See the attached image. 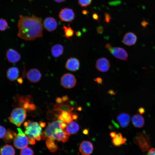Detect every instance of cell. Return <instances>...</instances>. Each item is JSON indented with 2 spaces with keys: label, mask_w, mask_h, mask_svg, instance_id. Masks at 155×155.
<instances>
[{
  "label": "cell",
  "mask_w": 155,
  "mask_h": 155,
  "mask_svg": "<svg viewBox=\"0 0 155 155\" xmlns=\"http://www.w3.org/2000/svg\"><path fill=\"white\" fill-rule=\"evenodd\" d=\"M83 133L85 135H88V130L86 129H84L83 131Z\"/></svg>",
  "instance_id": "43"
},
{
  "label": "cell",
  "mask_w": 155,
  "mask_h": 155,
  "mask_svg": "<svg viewBox=\"0 0 155 155\" xmlns=\"http://www.w3.org/2000/svg\"><path fill=\"white\" fill-rule=\"evenodd\" d=\"M87 12L86 11H83V13L84 14H86L87 13Z\"/></svg>",
  "instance_id": "49"
},
{
  "label": "cell",
  "mask_w": 155,
  "mask_h": 155,
  "mask_svg": "<svg viewBox=\"0 0 155 155\" xmlns=\"http://www.w3.org/2000/svg\"><path fill=\"white\" fill-rule=\"evenodd\" d=\"M68 99V98L67 96H63L62 97V100L63 101H65Z\"/></svg>",
  "instance_id": "46"
},
{
  "label": "cell",
  "mask_w": 155,
  "mask_h": 155,
  "mask_svg": "<svg viewBox=\"0 0 155 155\" xmlns=\"http://www.w3.org/2000/svg\"><path fill=\"white\" fill-rule=\"evenodd\" d=\"M62 121H63L59 120L49 123L44 131L42 132L41 135V138L43 140H45L51 136L55 129L58 128L61 129L60 124Z\"/></svg>",
  "instance_id": "9"
},
{
  "label": "cell",
  "mask_w": 155,
  "mask_h": 155,
  "mask_svg": "<svg viewBox=\"0 0 155 155\" xmlns=\"http://www.w3.org/2000/svg\"><path fill=\"white\" fill-rule=\"evenodd\" d=\"M111 19V16L109 15L107 13H105L104 14V20L106 22L108 23Z\"/></svg>",
  "instance_id": "34"
},
{
  "label": "cell",
  "mask_w": 155,
  "mask_h": 155,
  "mask_svg": "<svg viewBox=\"0 0 155 155\" xmlns=\"http://www.w3.org/2000/svg\"><path fill=\"white\" fill-rule=\"evenodd\" d=\"M63 47L60 44H55L51 47V54L53 57H58L63 54Z\"/></svg>",
  "instance_id": "23"
},
{
  "label": "cell",
  "mask_w": 155,
  "mask_h": 155,
  "mask_svg": "<svg viewBox=\"0 0 155 155\" xmlns=\"http://www.w3.org/2000/svg\"><path fill=\"white\" fill-rule=\"evenodd\" d=\"M76 80L75 76L71 73H67L63 74L61 77L60 83L64 88L70 89L75 85Z\"/></svg>",
  "instance_id": "7"
},
{
  "label": "cell",
  "mask_w": 155,
  "mask_h": 155,
  "mask_svg": "<svg viewBox=\"0 0 155 155\" xmlns=\"http://www.w3.org/2000/svg\"><path fill=\"white\" fill-rule=\"evenodd\" d=\"M92 0H78L79 5L81 7H86L90 5Z\"/></svg>",
  "instance_id": "31"
},
{
  "label": "cell",
  "mask_w": 155,
  "mask_h": 155,
  "mask_svg": "<svg viewBox=\"0 0 155 155\" xmlns=\"http://www.w3.org/2000/svg\"><path fill=\"white\" fill-rule=\"evenodd\" d=\"M53 139L48 137L46 141V146L50 151L51 152H56L58 149V146L55 144Z\"/></svg>",
  "instance_id": "27"
},
{
  "label": "cell",
  "mask_w": 155,
  "mask_h": 155,
  "mask_svg": "<svg viewBox=\"0 0 155 155\" xmlns=\"http://www.w3.org/2000/svg\"><path fill=\"white\" fill-rule=\"evenodd\" d=\"M43 27L45 30L49 32L55 30L57 26V23L53 17H49L44 19L43 22Z\"/></svg>",
  "instance_id": "14"
},
{
  "label": "cell",
  "mask_w": 155,
  "mask_h": 155,
  "mask_svg": "<svg viewBox=\"0 0 155 155\" xmlns=\"http://www.w3.org/2000/svg\"><path fill=\"white\" fill-rule=\"evenodd\" d=\"M78 115H77L73 114L72 116L73 119H76L78 118Z\"/></svg>",
  "instance_id": "45"
},
{
  "label": "cell",
  "mask_w": 155,
  "mask_h": 155,
  "mask_svg": "<svg viewBox=\"0 0 155 155\" xmlns=\"http://www.w3.org/2000/svg\"><path fill=\"white\" fill-rule=\"evenodd\" d=\"M110 67V64L109 61L105 58H99L96 61V67L100 71L106 72L109 70Z\"/></svg>",
  "instance_id": "12"
},
{
  "label": "cell",
  "mask_w": 155,
  "mask_h": 155,
  "mask_svg": "<svg viewBox=\"0 0 155 155\" xmlns=\"http://www.w3.org/2000/svg\"><path fill=\"white\" fill-rule=\"evenodd\" d=\"M59 17L62 21L71 22L74 19L75 14L72 9L66 7L61 9L59 13Z\"/></svg>",
  "instance_id": "8"
},
{
  "label": "cell",
  "mask_w": 155,
  "mask_h": 155,
  "mask_svg": "<svg viewBox=\"0 0 155 155\" xmlns=\"http://www.w3.org/2000/svg\"><path fill=\"white\" fill-rule=\"evenodd\" d=\"M18 27V37L24 40H33L43 36L42 19L33 14L31 16L20 15Z\"/></svg>",
  "instance_id": "1"
},
{
  "label": "cell",
  "mask_w": 155,
  "mask_h": 155,
  "mask_svg": "<svg viewBox=\"0 0 155 155\" xmlns=\"http://www.w3.org/2000/svg\"><path fill=\"white\" fill-rule=\"evenodd\" d=\"M75 34L78 37H80L81 36L82 33L80 31H78L76 32Z\"/></svg>",
  "instance_id": "44"
},
{
  "label": "cell",
  "mask_w": 155,
  "mask_h": 155,
  "mask_svg": "<svg viewBox=\"0 0 155 155\" xmlns=\"http://www.w3.org/2000/svg\"><path fill=\"white\" fill-rule=\"evenodd\" d=\"M103 28L101 26H98L96 29L97 32L99 34H102L103 32Z\"/></svg>",
  "instance_id": "36"
},
{
  "label": "cell",
  "mask_w": 155,
  "mask_h": 155,
  "mask_svg": "<svg viewBox=\"0 0 155 155\" xmlns=\"http://www.w3.org/2000/svg\"><path fill=\"white\" fill-rule=\"evenodd\" d=\"M73 114V113L69 112L63 111L58 119L64 123H68L73 120L72 116Z\"/></svg>",
  "instance_id": "24"
},
{
  "label": "cell",
  "mask_w": 155,
  "mask_h": 155,
  "mask_svg": "<svg viewBox=\"0 0 155 155\" xmlns=\"http://www.w3.org/2000/svg\"><path fill=\"white\" fill-rule=\"evenodd\" d=\"M8 27V24L7 21L3 19L0 18V31H4Z\"/></svg>",
  "instance_id": "30"
},
{
  "label": "cell",
  "mask_w": 155,
  "mask_h": 155,
  "mask_svg": "<svg viewBox=\"0 0 155 155\" xmlns=\"http://www.w3.org/2000/svg\"><path fill=\"white\" fill-rule=\"evenodd\" d=\"M56 2L60 3L65 1L66 0H54Z\"/></svg>",
  "instance_id": "48"
},
{
  "label": "cell",
  "mask_w": 155,
  "mask_h": 155,
  "mask_svg": "<svg viewBox=\"0 0 155 155\" xmlns=\"http://www.w3.org/2000/svg\"><path fill=\"white\" fill-rule=\"evenodd\" d=\"M132 122L134 127L137 128H141L144 124V119L142 116L139 114L133 115L131 119Z\"/></svg>",
  "instance_id": "20"
},
{
  "label": "cell",
  "mask_w": 155,
  "mask_h": 155,
  "mask_svg": "<svg viewBox=\"0 0 155 155\" xmlns=\"http://www.w3.org/2000/svg\"><path fill=\"white\" fill-rule=\"evenodd\" d=\"M6 57L8 61L12 63L19 61L21 59L20 54L12 49H10L7 51Z\"/></svg>",
  "instance_id": "16"
},
{
  "label": "cell",
  "mask_w": 155,
  "mask_h": 155,
  "mask_svg": "<svg viewBox=\"0 0 155 155\" xmlns=\"http://www.w3.org/2000/svg\"><path fill=\"white\" fill-rule=\"evenodd\" d=\"M80 67L79 60L75 57L68 59L65 65V67L67 70L72 71H75L79 70Z\"/></svg>",
  "instance_id": "15"
},
{
  "label": "cell",
  "mask_w": 155,
  "mask_h": 155,
  "mask_svg": "<svg viewBox=\"0 0 155 155\" xmlns=\"http://www.w3.org/2000/svg\"><path fill=\"white\" fill-rule=\"evenodd\" d=\"M116 133L115 132H112L110 134V136L112 138H113L116 135Z\"/></svg>",
  "instance_id": "39"
},
{
  "label": "cell",
  "mask_w": 155,
  "mask_h": 155,
  "mask_svg": "<svg viewBox=\"0 0 155 155\" xmlns=\"http://www.w3.org/2000/svg\"><path fill=\"white\" fill-rule=\"evenodd\" d=\"M62 28L64 29L65 33L64 36L69 39V37L73 36L74 31L71 28L69 24L68 25V27L63 25Z\"/></svg>",
  "instance_id": "28"
},
{
  "label": "cell",
  "mask_w": 155,
  "mask_h": 155,
  "mask_svg": "<svg viewBox=\"0 0 155 155\" xmlns=\"http://www.w3.org/2000/svg\"><path fill=\"white\" fill-rule=\"evenodd\" d=\"M94 80L98 84H102V80L100 77H98L94 79Z\"/></svg>",
  "instance_id": "35"
},
{
  "label": "cell",
  "mask_w": 155,
  "mask_h": 155,
  "mask_svg": "<svg viewBox=\"0 0 155 155\" xmlns=\"http://www.w3.org/2000/svg\"><path fill=\"white\" fill-rule=\"evenodd\" d=\"M26 75L28 80L32 83H36L38 82L42 76L40 71L36 68L32 69L29 70Z\"/></svg>",
  "instance_id": "13"
},
{
  "label": "cell",
  "mask_w": 155,
  "mask_h": 155,
  "mask_svg": "<svg viewBox=\"0 0 155 155\" xmlns=\"http://www.w3.org/2000/svg\"><path fill=\"white\" fill-rule=\"evenodd\" d=\"M39 123L40 124V125L41 126V127H44L45 126V124L44 123L40 121L39 122Z\"/></svg>",
  "instance_id": "47"
},
{
  "label": "cell",
  "mask_w": 155,
  "mask_h": 155,
  "mask_svg": "<svg viewBox=\"0 0 155 155\" xmlns=\"http://www.w3.org/2000/svg\"><path fill=\"white\" fill-rule=\"evenodd\" d=\"M26 109L23 108L17 107L12 111L10 116L8 118L10 122L18 127H20L26 117Z\"/></svg>",
  "instance_id": "4"
},
{
  "label": "cell",
  "mask_w": 155,
  "mask_h": 155,
  "mask_svg": "<svg viewBox=\"0 0 155 155\" xmlns=\"http://www.w3.org/2000/svg\"><path fill=\"white\" fill-rule=\"evenodd\" d=\"M16 135V133L10 129H7L3 138V140L6 143L11 142L14 140Z\"/></svg>",
  "instance_id": "26"
},
{
  "label": "cell",
  "mask_w": 155,
  "mask_h": 155,
  "mask_svg": "<svg viewBox=\"0 0 155 155\" xmlns=\"http://www.w3.org/2000/svg\"><path fill=\"white\" fill-rule=\"evenodd\" d=\"M15 149L11 145L6 144L0 149V155H15Z\"/></svg>",
  "instance_id": "22"
},
{
  "label": "cell",
  "mask_w": 155,
  "mask_h": 155,
  "mask_svg": "<svg viewBox=\"0 0 155 155\" xmlns=\"http://www.w3.org/2000/svg\"><path fill=\"white\" fill-rule=\"evenodd\" d=\"M6 130L3 127L0 125V138L4 137L6 133Z\"/></svg>",
  "instance_id": "32"
},
{
  "label": "cell",
  "mask_w": 155,
  "mask_h": 155,
  "mask_svg": "<svg viewBox=\"0 0 155 155\" xmlns=\"http://www.w3.org/2000/svg\"><path fill=\"white\" fill-rule=\"evenodd\" d=\"M17 82L20 84H22L23 82V80L22 77H20L17 79Z\"/></svg>",
  "instance_id": "40"
},
{
  "label": "cell",
  "mask_w": 155,
  "mask_h": 155,
  "mask_svg": "<svg viewBox=\"0 0 155 155\" xmlns=\"http://www.w3.org/2000/svg\"><path fill=\"white\" fill-rule=\"evenodd\" d=\"M146 155H155V148H151L148 152Z\"/></svg>",
  "instance_id": "33"
},
{
  "label": "cell",
  "mask_w": 155,
  "mask_h": 155,
  "mask_svg": "<svg viewBox=\"0 0 155 155\" xmlns=\"http://www.w3.org/2000/svg\"><path fill=\"white\" fill-rule=\"evenodd\" d=\"M62 101V99L59 97L57 98L56 99V102L59 103H60Z\"/></svg>",
  "instance_id": "41"
},
{
  "label": "cell",
  "mask_w": 155,
  "mask_h": 155,
  "mask_svg": "<svg viewBox=\"0 0 155 155\" xmlns=\"http://www.w3.org/2000/svg\"><path fill=\"white\" fill-rule=\"evenodd\" d=\"M79 129V126L78 123L71 121L67 123L66 127L64 130L69 135H70V134L76 133Z\"/></svg>",
  "instance_id": "19"
},
{
  "label": "cell",
  "mask_w": 155,
  "mask_h": 155,
  "mask_svg": "<svg viewBox=\"0 0 155 155\" xmlns=\"http://www.w3.org/2000/svg\"><path fill=\"white\" fill-rule=\"evenodd\" d=\"M108 93L111 95H115L116 94V92H114V91L112 90H109L108 92Z\"/></svg>",
  "instance_id": "42"
},
{
  "label": "cell",
  "mask_w": 155,
  "mask_h": 155,
  "mask_svg": "<svg viewBox=\"0 0 155 155\" xmlns=\"http://www.w3.org/2000/svg\"><path fill=\"white\" fill-rule=\"evenodd\" d=\"M18 133L13 140L14 146L18 149H22L27 146L29 142L27 136L20 128H17Z\"/></svg>",
  "instance_id": "6"
},
{
  "label": "cell",
  "mask_w": 155,
  "mask_h": 155,
  "mask_svg": "<svg viewBox=\"0 0 155 155\" xmlns=\"http://www.w3.org/2000/svg\"><path fill=\"white\" fill-rule=\"evenodd\" d=\"M82 108L81 107H79L78 108V110L79 111H81L82 110Z\"/></svg>",
  "instance_id": "50"
},
{
  "label": "cell",
  "mask_w": 155,
  "mask_h": 155,
  "mask_svg": "<svg viewBox=\"0 0 155 155\" xmlns=\"http://www.w3.org/2000/svg\"><path fill=\"white\" fill-rule=\"evenodd\" d=\"M93 18L95 20H98L99 19L98 15L96 13L93 14L92 15Z\"/></svg>",
  "instance_id": "38"
},
{
  "label": "cell",
  "mask_w": 155,
  "mask_h": 155,
  "mask_svg": "<svg viewBox=\"0 0 155 155\" xmlns=\"http://www.w3.org/2000/svg\"><path fill=\"white\" fill-rule=\"evenodd\" d=\"M20 155H34V152L31 148L26 146L21 149Z\"/></svg>",
  "instance_id": "29"
},
{
  "label": "cell",
  "mask_w": 155,
  "mask_h": 155,
  "mask_svg": "<svg viewBox=\"0 0 155 155\" xmlns=\"http://www.w3.org/2000/svg\"><path fill=\"white\" fill-rule=\"evenodd\" d=\"M69 135L64 129L58 128L55 129L52 135L49 137L54 140L61 141L65 142L69 140Z\"/></svg>",
  "instance_id": "10"
},
{
  "label": "cell",
  "mask_w": 155,
  "mask_h": 155,
  "mask_svg": "<svg viewBox=\"0 0 155 155\" xmlns=\"http://www.w3.org/2000/svg\"><path fill=\"white\" fill-rule=\"evenodd\" d=\"M126 141L127 139L123 137L121 133H118L113 138L112 142L115 146H119L125 144Z\"/></svg>",
  "instance_id": "25"
},
{
  "label": "cell",
  "mask_w": 155,
  "mask_h": 155,
  "mask_svg": "<svg viewBox=\"0 0 155 155\" xmlns=\"http://www.w3.org/2000/svg\"><path fill=\"white\" fill-rule=\"evenodd\" d=\"M19 72L18 68L13 67L9 68L7 72V77L11 81L16 80L19 75Z\"/></svg>",
  "instance_id": "21"
},
{
  "label": "cell",
  "mask_w": 155,
  "mask_h": 155,
  "mask_svg": "<svg viewBox=\"0 0 155 155\" xmlns=\"http://www.w3.org/2000/svg\"><path fill=\"white\" fill-rule=\"evenodd\" d=\"M105 47L114 57L120 60L127 61L128 54L123 48L120 47H113L109 43L106 44Z\"/></svg>",
  "instance_id": "5"
},
{
  "label": "cell",
  "mask_w": 155,
  "mask_h": 155,
  "mask_svg": "<svg viewBox=\"0 0 155 155\" xmlns=\"http://www.w3.org/2000/svg\"><path fill=\"white\" fill-rule=\"evenodd\" d=\"M145 111V109L143 107H140L137 110L138 113L141 115L144 113Z\"/></svg>",
  "instance_id": "37"
},
{
  "label": "cell",
  "mask_w": 155,
  "mask_h": 155,
  "mask_svg": "<svg viewBox=\"0 0 155 155\" xmlns=\"http://www.w3.org/2000/svg\"><path fill=\"white\" fill-rule=\"evenodd\" d=\"M79 150L82 155H90L93 150V144L89 141H83L80 145Z\"/></svg>",
  "instance_id": "11"
},
{
  "label": "cell",
  "mask_w": 155,
  "mask_h": 155,
  "mask_svg": "<svg viewBox=\"0 0 155 155\" xmlns=\"http://www.w3.org/2000/svg\"><path fill=\"white\" fill-rule=\"evenodd\" d=\"M24 125L25 129V133L27 135L30 144H34L36 140H40L42 129L38 123L28 121L24 123Z\"/></svg>",
  "instance_id": "2"
},
{
  "label": "cell",
  "mask_w": 155,
  "mask_h": 155,
  "mask_svg": "<svg viewBox=\"0 0 155 155\" xmlns=\"http://www.w3.org/2000/svg\"><path fill=\"white\" fill-rule=\"evenodd\" d=\"M134 143L144 152L148 151L151 147L148 135L144 132H138L133 138Z\"/></svg>",
  "instance_id": "3"
},
{
  "label": "cell",
  "mask_w": 155,
  "mask_h": 155,
  "mask_svg": "<svg viewBox=\"0 0 155 155\" xmlns=\"http://www.w3.org/2000/svg\"><path fill=\"white\" fill-rule=\"evenodd\" d=\"M117 119L120 126L123 128H125L129 124L130 116L128 113H122L117 116Z\"/></svg>",
  "instance_id": "18"
},
{
  "label": "cell",
  "mask_w": 155,
  "mask_h": 155,
  "mask_svg": "<svg viewBox=\"0 0 155 155\" xmlns=\"http://www.w3.org/2000/svg\"><path fill=\"white\" fill-rule=\"evenodd\" d=\"M137 37L132 32L126 33L123 38V43L127 45L131 46L134 44L136 42Z\"/></svg>",
  "instance_id": "17"
}]
</instances>
